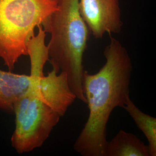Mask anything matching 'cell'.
<instances>
[{
  "label": "cell",
  "mask_w": 156,
  "mask_h": 156,
  "mask_svg": "<svg viewBox=\"0 0 156 156\" xmlns=\"http://www.w3.org/2000/svg\"><path fill=\"white\" fill-rule=\"evenodd\" d=\"M110 36L104 55L106 61L96 73L84 70L83 87L89 115L74 144L83 156H105L107 125L112 112L124 107L130 98L132 72L131 57L119 40Z\"/></svg>",
  "instance_id": "1"
},
{
  "label": "cell",
  "mask_w": 156,
  "mask_h": 156,
  "mask_svg": "<svg viewBox=\"0 0 156 156\" xmlns=\"http://www.w3.org/2000/svg\"><path fill=\"white\" fill-rule=\"evenodd\" d=\"M79 0H57V9L43 25L51 34L48 47L50 63L67 76L76 98L87 101L83 87V57L90 33L81 16Z\"/></svg>",
  "instance_id": "2"
},
{
  "label": "cell",
  "mask_w": 156,
  "mask_h": 156,
  "mask_svg": "<svg viewBox=\"0 0 156 156\" xmlns=\"http://www.w3.org/2000/svg\"><path fill=\"white\" fill-rule=\"evenodd\" d=\"M57 9V0H0V58L9 71L28 55L27 45L38 26Z\"/></svg>",
  "instance_id": "3"
},
{
  "label": "cell",
  "mask_w": 156,
  "mask_h": 156,
  "mask_svg": "<svg viewBox=\"0 0 156 156\" xmlns=\"http://www.w3.org/2000/svg\"><path fill=\"white\" fill-rule=\"evenodd\" d=\"M60 118L44 103L33 96L25 118L19 126L15 127L11 136L12 147L19 154L41 147Z\"/></svg>",
  "instance_id": "4"
},
{
  "label": "cell",
  "mask_w": 156,
  "mask_h": 156,
  "mask_svg": "<svg viewBox=\"0 0 156 156\" xmlns=\"http://www.w3.org/2000/svg\"><path fill=\"white\" fill-rule=\"evenodd\" d=\"M81 16L95 38L119 34L123 22L119 0H79Z\"/></svg>",
  "instance_id": "5"
},
{
  "label": "cell",
  "mask_w": 156,
  "mask_h": 156,
  "mask_svg": "<svg viewBox=\"0 0 156 156\" xmlns=\"http://www.w3.org/2000/svg\"><path fill=\"white\" fill-rule=\"evenodd\" d=\"M55 68L47 76L32 77L29 87L33 96L41 101L60 117L63 116L76 97L70 87L67 76Z\"/></svg>",
  "instance_id": "6"
},
{
  "label": "cell",
  "mask_w": 156,
  "mask_h": 156,
  "mask_svg": "<svg viewBox=\"0 0 156 156\" xmlns=\"http://www.w3.org/2000/svg\"><path fill=\"white\" fill-rule=\"evenodd\" d=\"M105 156H151L148 146L136 135L121 130L107 141Z\"/></svg>",
  "instance_id": "7"
},
{
  "label": "cell",
  "mask_w": 156,
  "mask_h": 156,
  "mask_svg": "<svg viewBox=\"0 0 156 156\" xmlns=\"http://www.w3.org/2000/svg\"><path fill=\"white\" fill-rule=\"evenodd\" d=\"M39 32L37 36L31 37L27 45V53L30 59V76L40 77L44 76L45 63L49 61L48 47L45 44L46 32L42 25L37 27Z\"/></svg>",
  "instance_id": "8"
},
{
  "label": "cell",
  "mask_w": 156,
  "mask_h": 156,
  "mask_svg": "<svg viewBox=\"0 0 156 156\" xmlns=\"http://www.w3.org/2000/svg\"><path fill=\"white\" fill-rule=\"evenodd\" d=\"M128 112L136 126L145 135L151 156H156V119L141 111L129 98L123 108Z\"/></svg>",
  "instance_id": "9"
},
{
  "label": "cell",
  "mask_w": 156,
  "mask_h": 156,
  "mask_svg": "<svg viewBox=\"0 0 156 156\" xmlns=\"http://www.w3.org/2000/svg\"><path fill=\"white\" fill-rule=\"evenodd\" d=\"M32 97V94L28 88L27 90L15 101L14 105V113L15 116V127L19 126L25 118Z\"/></svg>",
  "instance_id": "10"
}]
</instances>
